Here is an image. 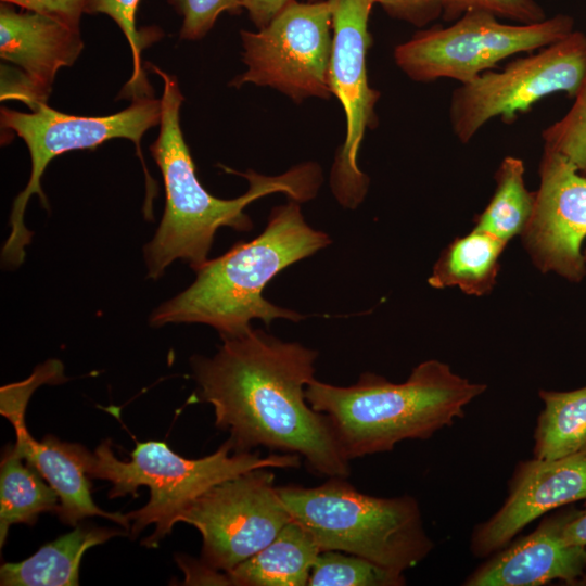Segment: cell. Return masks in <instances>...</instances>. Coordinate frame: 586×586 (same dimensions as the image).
<instances>
[{
	"instance_id": "obj_10",
	"label": "cell",
	"mask_w": 586,
	"mask_h": 586,
	"mask_svg": "<svg viewBox=\"0 0 586 586\" xmlns=\"http://www.w3.org/2000/svg\"><path fill=\"white\" fill-rule=\"evenodd\" d=\"M331 30L329 0H291L265 27L240 31L247 69L230 86H269L295 102L330 99Z\"/></svg>"
},
{
	"instance_id": "obj_13",
	"label": "cell",
	"mask_w": 586,
	"mask_h": 586,
	"mask_svg": "<svg viewBox=\"0 0 586 586\" xmlns=\"http://www.w3.org/2000/svg\"><path fill=\"white\" fill-rule=\"evenodd\" d=\"M540 183L534 192L531 218L522 232L524 245L543 272L572 282L586 276L582 245L586 239V177L561 154L544 148Z\"/></svg>"
},
{
	"instance_id": "obj_33",
	"label": "cell",
	"mask_w": 586,
	"mask_h": 586,
	"mask_svg": "<svg viewBox=\"0 0 586 586\" xmlns=\"http://www.w3.org/2000/svg\"><path fill=\"white\" fill-rule=\"evenodd\" d=\"M309 2H314V1H317V0H308Z\"/></svg>"
},
{
	"instance_id": "obj_7",
	"label": "cell",
	"mask_w": 586,
	"mask_h": 586,
	"mask_svg": "<svg viewBox=\"0 0 586 586\" xmlns=\"http://www.w3.org/2000/svg\"><path fill=\"white\" fill-rule=\"evenodd\" d=\"M480 10L466 12L448 27L420 30L394 50L396 65L412 80L448 78L467 84L512 55L550 46L574 29V18L557 14L532 23H502Z\"/></svg>"
},
{
	"instance_id": "obj_18",
	"label": "cell",
	"mask_w": 586,
	"mask_h": 586,
	"mask_svg": "<svg viewBox=\"0 0 586 586\" xmlns=\"http://www.w3.org/2000/svg\"><path fill=\"white\" fill-rule=\"evenodd\" d=\"M127 532L78 525L72 532L43 545L29 558L0 568L2 586H76L84 553Z\"/></svg>"
},
{
	"instance_id": "obj_11",
	"label": "cell",
	"mask_w": 586,
	"mask_h": 586,
	"mask_svg": "<svg viewBox=\"0 0 586 586\" xmlns=\"http://www.w3.org/2000/svg\"><path fill=\"white\" fill-rule=\"evenodd\" d=\"M269 468L251 470L199 496L179 517L201 534V561L228 573L251 558L292 517L282 502Z\"/></svg>"
},
{
	"instance_id": "obj_31",
	"label": "cell",
	"mask_w": 586,
	"mask_h": 586,
	"mask_svg": "<svg viewBox=\"0 0 586 586\" xmlns=\"http://www.w3.org/2000/svg\"><path fill=\"white\" fill-rule=\"evenodd\" d=\"M242 8L249 13L253 24L263 28L291 1V0H240Z\"/></svg>"
},
{
	"instance_id": "obj_8",
	"label": "cell",
	"mask_w": 586,
	"mask_h": 586,
	"mask_svg": "<svg viewBox=\"0 0 586 586\" xmlns=\"http://www.w3.org/2000/svg\"><path fill=\"white\" fill-rule=\"evenodd\" d=\"M0 112L2 127L24 140L31 158L30 178L13 202L11 232L2 249L5 265L18 267L25 257L24 249L31 240V233L24 225L27 202L36 193L44 206L48 204L40 182L49 163L63 153L93 149L114 138L129 139L139 149L145 131L160 125L161 101L151 93L139 94L127 109L107 116L64 114L47 103H40L30 113L8 107H1Z\"/></svg>"
},
{
	"instance_id": "obj_14",
	"label": "cell",
	"mask_w": 586,
	"mask_h": 586,
	"mask_svg": "<svg viewBox=\"0 0 586 586\" xmlns=\"http://www.w3.org/2000/svg\"><path fill=\"white\" fill-rule=\"evenodd\" d=\"M585 498L586 449L560 459L521 461L504 505L474 528L471 551L477 558L492 556L546 512Z\"/></svg>"
},
{
	"instance_id": "obj_9",
	"label": "cell",
	"mask_w": 586,
	"mask_h": 586,
	"mask_svg": "<svg viewBox=\"0 0 586 586\" xmlns=\"http://www.w3.org/2000/svg\"><path fill=\"white\" fill-rule=\"evenodd\" d=\"M586 65V34L573 30L537 53L513 60L500 72L487 71L461 84L450 97L448 117L455 137L469 143L491 119L511 123L543 98L564 92L574 98Z\"/></svg>"
},
{
	"instance_id": "obj_28",
	"label": "cell",
	"mask_w": 586,
	"mask_h": 586,
	"mask_svg": "<svg viewBox=\"0 0 586 586\" xmlns=\"http://www.w3.org/2000/svg\"><path fill=\"white\" fill-rule=\"evenodd\" d=\"M167 1L182 16L180 38L187 40L203 38L213 28L221 13L240 14L243 10L240 0Z\"/></svg>"
},
{
	"instance_id": "obj_15",
	"label": "cell",
	"mask_w": 586,
	"mask_h": 586,
	"mask_svg": "<svg viewBox=\"0 0 586 586\" xmlns=\"http://www.w3.org/2000/svg\"><path fill=\"white\" fill-rule=\"evenodd\" d=\"M84 49L79 29L51 16L0 7V55L20 75L2 79L1 99L23 101L31 110L47 103L58 71L72 66Z\"/></svg>"
},
{
	"instance_id": "obj_12",
	"label": "cell",
	"mask_w": 586,
	"mask_h": 586,
	"mask_svg": "<svg viewBox=\"0 0 586 586\" xmlns=\"http://www.w3.org/2000/svg\"><path fill=\"white\" fill-rule=\"evenodd\" d=\"M332 7V52L329 80L343 105L346 138L331 168L330 186L337 202L356 208L365 199L369 178L357 165L366 129L374 128L380 92L368 84L366 55L372 43L369 17L374 0H329Z\"/></svg>"
},
{
	"instance_id": "obj_20",
	"label": "cell",
	"mask_w": 586,
	"mask_h": 586,
	"mask_svg": "<svg viewBox=\"0 0 586 586\" xmlns=\"http://www.w3.org/2000/svg\"><path fill=\"white\" fill-rule=\"evenodd\" d=\"M507 242L481 230L455 239L441 253L428 279L431 286H457L469 295L489 293Z\"/></svg>"
},
{
	"instance_id": "obj_6",
	"label": "cell",
	"mask_w": 586,
	"mask_h": 586,
	"mask_svg": "<svg viewBox=\"0 0 586 586\" xmlns=\"http://www.w3.org/2000/svg\"><path fill=\"white\" fill-rule=\"evenodd\" d=\"M293 520L314 537L320 551L339 550L405 572L434 548L417 500L403 495L375 497L344 477L315 487H278Z\"/></svg>"
},
{
	"instance_id": "obj_23",
	"label": "cell",
	"mask_w": 586,
	"mask_h": 586,
	"mask_svg": "<svg viewBox=\"0 0 586 586\" xmlns=\"http://www.w3.org/2000/svg\"><path fill=\"white\" fill-rule=\"evenodd\" d=\"M495 180V192L485 209L475 218L473 229L508 242L524 231L532 215L534 192L525 187L523 161L514 156L501 161Z\"/></svg>"
},
{
	"instance_id": "obj_1",
	"label": "cell",
	"mask_w": 586,
	"mask_h": 586,
	"mask_svg": "<svg viewBox=\"0 0 586 586\" xmlns=\"http://www.w3.org/2000/svg\"><path fill=\"white\" fill-rule=\"evenodd\" d=\"M317 357L315 349L252 328L222 339L213 357L191 358L198 400L213 406L215 425L230 433L234 450L294 454L316 474L345 479L349 460L327 416L305 396Z\"/></svg>"
},
{
	"instance_id": "obj_26",
	"label": "cell",
	"mask_w": 586,
	"mask_h": 586,
	"mask_svg": "<svg viewBox=\"0 0 586 586\" xmlns=\"http://www.w3.org/2000/svg\"><path fill=\"white\" fill-rule=\"evenodd\" d=\"M544 148L564 156L586 177V65L568 113L542 132Z\"/></svg>"
},
{
	"instance_id": "obj_32",
	"label": "cell",
	"mask_w": 586,
	"mask_h": 586,
	"mask_svg": "<svg viewBox=\"0 0 586 586\" xmlns=\"http://www.w3.org/2000/svg\"><path fill=\"white\" fill-rule=\"evenodd\" d=\"M561 538L565 545L586 547V498L583 509H568Z\"/></svg>"
},
{
	"instance_id": "obj_30",
	"label": "cell",
	"mask_w": 586,
	"mask_h": 586,
	"mask_svg": "<svg viewBox=\"0 0 586 586\" xmlns=\"http://www.w3.org/2000/svg\"><path fill=\"white\" fill-rule=\"evenodd\" d=\"M1 2L51 16L72 28L79 29L87 0H1Z\"/></svg>"
},
{
	"instance_id": "obj_5",
	"label": "cell",
	"mask_w": 586,
	"mask_h": 586,
	"mask_svg": "<svg viewBox=\"0 0 586 586\" xmlns=\"http://www.w3.org/2000/svg\"><path fill=\"white\" fill-rule=\"evenodd\" d=\"M85 473L91 479L109 481L110 498L128 494L137 496L140 486L150 488L149 502L127 513L131 537L154 524L153 534L142 540L150 548L158 546L179 522L182 512L213 486L260 468L295 469L302 458L294 454L238 451L228 438L214 454L188 459L173 451L165 442H137L131 459L115 457L111 441H103L92 453L80 444L66 443Z\"/></svg>"
},
{
	"instance_id": "obj_21",
	"label": "cell",
	"mask_w": 586,
	"mask_h": 586,
	"mask_svg": "<svg viewBox=\"0 0 586 586\" xmlns=\"http://www.w3.org/2000/svg\"><path fill=\"white\" fill-rule=\"evenodd\" d=\"M23 457L13 445L7 447L0 470V546L5 543L12 524L33 525L40 513L58 512L60 498L46 484L43 476Z\"/></svg>"
},
{
	"instance_id": "obj_29",
	"label": "cell",
	"mask_w": 586,
	"mask_h": 586,
	"mask_svg": "<svg viewBox=\"0 0 586 586\" xmlns=\"http://www.w3.org/2000/svg\"><path fill=\"white\" fill-rule=\"evenodd\" d=\"M392 17L424 27L443 15L444 0H374Z\"/></svg>"
},
{
	"instance_id": "obj_4",
	"label": "cell",
	"mask_w": 586,
	"mask_h": 586,
	"mask_svg": "<svg viewBox=\"0 0 586 586\" xmlns=\"http://www.w3.org/2000/svg\"><path fill=\"white\" fill-rule=\"evenodd\" d=\"M486 391L431 359L403 383L364 372L351 386L314 379L305 390L309 406L327 416L345 455L353 459L391 451L405 440H426L463 418L464 407Z\"/></svg>"
},
{
	"instance_id": "obj_22",
	"label": "cell",
	"mask_w": 586,
	"mask_h": 586,
	"mask_svg": "<svg viewBox=\"0 0 586 586\" xmlns=\"http://www.w3.org/2000/svg\"><path fill=\"white\" fill-rule=\"evenodd\" d=\"M544 409L534 432V457L564 458L586 449V386L538 392Z\"/></svg>"
},
{
	"instance_id": "obj_25",
	"label": "cell",
	"mask_w": 586,
	"mask_h": 586,
	"mask_svg": "<svg viewBox=\"0 0 586 586\" xmlns=\"http://www.w3.org/2000/svg\"><path fill=\"white\" fill-rule=\"evenodd\" d=\"M140 0H87L85 13L109 15L125 35L133 59V73L123 92L135 97L151 89L141 67V51L162 37L158 28L139 30L136 13Z\"/></svg>"
},
{
	"instance_id": "obj_16",
	"label": "cell",
	"mask_w": 586,
	"mask_h": 586,
	"mask_svg": "<svg viewBox=\"0 0 586 586\" xmlns=\"http://www.w3.org/2000/svg\"><path fill=\"white\" fill-rule=\"evenodd\" d=\"M566 513L551 514L534 532L495 552L463 585H586V547L565 545L561 538Z\"/></svg>"
},
{
	"instance_id": "obj_24",
	"label": "cell",
	"mask_w": 586,
	"mask_h": 586,
	"mask_svg": "<svg viewBox=\"0 0 586 586\" xmlns=\"http://www.w3.org/2000/svg\"><path fill=\"white\" fill-rule=\"evenodd\" d=\"M406 578L397 572L365 558L339 551H321L316 558L308 586H403Z\"/></svg>"
},
{
	"instance_id": "obj_17",
	"label": "cell",
	"mask_w": 586,
	"mask_h": 586,
	"mask_svg": "<svg viewBox=\"0 0 586 586\" xmlns=\"http://www.w3.org/2000/svg\"><path fill=\"white\" fill-rule=\"evenodd\" d=\"M11 423L15 431V448L56 492L60 498L56 514L63 523L74 526L85 518L98 515L130 530L127 514L107 512L94 504L89 476L68 450L66 442L51 435L40 442L36 441L27 431L24 417Z\"/></svg>"
},
{
	"instance_id": "obj_19",
	"label": "cell",
	"mask_w": 586,
	"mask_h": 586,
	"mask_svg": "<svg viewBox=\"0 0 586 586\" xmlns=\"http://www.w3.org/2000/svg\"><path fill=\"white\" fill-rule=\"evenodd\" d=\"M320 552L311 534L292 519L272 542L227 574L238 586H306Z\"/></svg>"
},
{
	"instance_id": "obj_27",
	"label": "cell",
	"mask_w": 586,
	"mask_h": 586,
	"mask_svg": "<svg viewBox=\"0 0 586 586\" xmlns=\"http://www.w3.org/2000/svg\"><path fill=\"white\" fill-rule=\"evenodd\" d=\"M473 10L486 11L519 24L538 23L547 18L535 0H444L442 17L455 22Z\"/></svg>"
},
{
	"instance_id": "obj_3",
	"label": "cell",
	"mask_w": 586,
	"mask_h": 586,
	"mask_svg": "<svg viewBox=\"0 0 586 586\" xmlns=\"http://www.w3.org/2000/svg\"><path fill=\"white\" fill-rule=\"evenodd\" d=\"M330 243L326 232L306 222L300 202L276 206L258 237L206 260L184 291L154 309L150 323H204L230 339L247 333L254 319L266 324L276 319L300 321L305 316L270 303L263 291L280 271Z\"/></svg>"
},
{
	"instance_id": "obj_2",
	"label": "cell",
	"mask_w": 586,
	"mask_h": 586,
	"mask_svg": "<svg viewBox=\"0 0 586 586\" xmlns=\"http://www.w3.org/2000/svg\"><path fill=\"white\" fill-rule=\"evenodd\" d=\"M151 68L164 81L161 98L160 133L150 145L164 182L166 203L161 224L144 246L148 277L160 278L176 259L196 270L206 260L217 230L230 227L247 231L253 227L244 208L260 198L283 192L297 202L314 199L322 182L316 163L298 164L284 174L264 176L253 170L241 173L249 181L239 198L219 199L200 183L190 150L180 127V107L184 100L177 79L155 65Z\"/></svg>"
}]
</instances>
